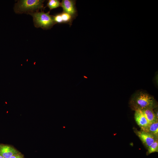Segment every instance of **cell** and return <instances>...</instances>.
<instances>
[{"label":"cell","instance_id":"1","mask_svg":"<svg viewBox=\"0 0 158 158\" xmlns=\"http://www.w3.org/2000/svg\"><path fill=\"white\" fill-rule=\"evenodd\" d=\"M129 104L131 109L135 111L147 109H153L158 107L157 102L154 97L142 91L138 92L133 95Z\"/></svg>","mask_w":158,"mask_h":158},{"label":"cell","instance_id":"7","mask_svg":"<svg viewBox=\"0 0 158 158\" xmlns=\"http://www.w3.org/2000/svg\"><path fill=\"white\" fill-rule=\"evenodd\" d=\"M19 152L13 147L10 146L0 144V155L5 158H10Z\"/></svg>","mask_w":158,"mask_h":158},{"label":"cell","instance_id":"11","mask_svg":"<svg viewBox=\"0 0 158 158\" xmlns=\"http://www.w3.org/2000/svg\"><path fill=\"white\" fill-rule=\"evenodd\" d=\"M147 151L146 153L147 155L150 154L158 152V140L155 141L147 149Z\"/></svg>","mask_w":158,"mask_h":158},{"label":"cell","instance_id":"4","mask_svg":"<svg viewBox=\"0 0 158 158\" xmlns=\"http://www.w3.org/2000/svg\"><path fill=\"white\" fill-rule=\"evenodd\" d=\"M134 132L140 139L143 144L147 149L158 138L146 131L138 130L133 128Z\"/></svg>","mask_w":158,"mask_h":158},{"label":"cell","instance_id":"9","mask_svg":"<svg viewBox=\"0 0 158 158\" xmlns=\"http://www.w3.org/2000/svg\"><path fill=\"white\" fill-rule=\"evenodd\" d=\"M144 131L147 132L158 138V120L150 124Z\"/></svg>","mask_w":158,"mask_h":158},{"label":"cell","instance_id":"2","mask_svg":"<svg viewBox=\"0 0 158 158\" xmlns=\"http://www.w3.org/2000/svg\"><path fill=\"white\" fill-rule=\"evenodd\" d=\"M44 0H23L18 1L15 4L14 9L18 14H29L38 11L44 8Z\"/></svg>","mask_w":158,"mask_h":158},{"label":"cell","instance_id":"3","mask_svg":"<svg viewBox=\"0 0 158 158\" xmlns=\"http://www.w3.org/2000/svg\"><path fill=\"white\" fill-rule=\"evenodd\" d=\"M49 12L37 11L29 13L33 17L34 26L37 28H41L44 30L51 29L56 24L53 16L49 14Z\"/></svg>","mask_w":158,"mask_h":158},{"label":"cell","instance_id":"13","mask_svg":"<svg viewBox=\"0 0 158 158\" xmlns=\"http://www.w3.org/2000/svg\"><path fill=\"white\" fill-rule=\"evenodd\" d=\"M53 16L54 20L56 24L63 23L61 13H57Z\"/></svg>","mask_w":158,"mask_h":158},{"label":"cell","instance_id":"6","mask_svg":"<svg viewBox=\"0 0 158 158\" xmlns=\"http://www.w3.org/2000/svg\"><path fill=\"white\" fill-rule=\"evenodd\" d=\"M134 118L136 123L141 128V130H145L150 124L141 110L135 111Z\"/></svg>","mask_w":158,"mask_h":158},{"label":"cell","instance_id":"14","mask_svg":"<svg viewBox=\"0 0 158 158\" xmlns=\"http://www.w3.org/2000/svg\"><path fill=\"white\" fill-rule=\"evenodd\" d=\"M10 158H24L23 155L20 152L15 154Z\"/></svg>","mask_w":158,"mask_h":158},{"label":"cell","instance_id":"12","mask_svg":"<svg viewBox=\"0 0 158 158\" xmlns=\"http://www.w3.org/2000/svg\"><path fill=\"white\" fill-rule=\"evenodd\" d=\"M50 10L57 8L61 6V2L58 0H49L47 4Z\"/></svg>","mask_w":158,"mask_h":158},{"label":"cell","instance_id":"10","mask_svg":"<svg viewBox=\"0 0 158 158\" xmlns=\"http://www.w3.org/2000/svg\"><path fill=\"white\" fill-rule=\"evenodd\" d=\"M63 23H67L71 25L74 18L70 14L62 11L61 13Z\"/></svg>","mask_w":158,"mask_h":158},{"label":"cell","instance_id":"8","mask_svg":"<svg viewBox=\"0 0 158 158\" xmlns=\"http://www.w3.org/2000/svg\"><path fill=\"white\" fill-rule=\"evenodd\" d=\"M150 124L158 120L153 109H147L142 110Z\"/></svg>","mask_w":158,"mask_h":158},{"label":"cell","instance_id":"15","mask_svg":"<svg viewBox=\"0 0 158 158\" xmlns=\"http://www.w3.org/2000/svg\"><path fill=\"white\" fill-rule=\"evenodd\" d=\"M0 158H5L3 157L0 155Z\"/></svg>","mask_w":158,"mask_h":158},{"label":"cell","instance_id":"5","mask_svg":"<svg viewBox=\"0 0 158 158\" xmlns=\"http://www.w3.org/2000/svg\"><path fill=\"white\" fill-rule=\"evenodd\" d=\"M76 1L74 0H63L61 2V6L63 12L67 13L75 19L77 16Z\"/></svg>","mask_w":158,"mask_h":158}]
</instances>
